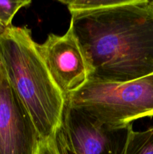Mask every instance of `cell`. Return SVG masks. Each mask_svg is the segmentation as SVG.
Segmentation results:
<instances>
[{
    "instance_id": "1",
    "label": "cell",
    "mask_w": 153,
    "mask_h": 154,
    "mask_svg": "<svg viewBox=\"0 0 153 154\" xmlns=\"http://www.w3.org/2000/svg\"><path fill=\"white\" fill-rule=\"evenodd\" d=\"M70 26L88 81L122 83L153 74V5L147 0L72 12Z\"/></svg>"
},
{
    "instance_id": "2",
    "label": "cell",
    "mask_w": 153,
    "mask_h": 154,
    "mask_svg": "<svg viewBox=\"0 0 153 154\" xmlns=\"http://www.w3.org/2000/svg\"><path fill=\"white\" fill-rule=\"evenodd\" d=\"M0 61L40 140L58 136L65 98L51 78L28 28L6 29L0 36Z\"/></svg>"
},
{
    "instance_id": "3",
    "label": "cell",
    "mask_w": 153,
    "mask_h": 154,
    "mask_svg": "<svg viewBox=\"0 0 153 154\" xmlns=\"http://www.w3.org/2000/svg\"><path fill=\"white\" fill-rule=\"evenodd\" d=\"M64 98L65 103L100 121L131 123L153 116V74L122 83L88 81Z\"/></svg>"
},
{
    "instance_id": "4",
    "label": "cell",
    "mask_w": 153,
    "mask_h": 154,
    "mask_svg": "<svg viewBox=\"0 0 153 154\" xmlns=\"http://www.w3.org/2000/svg\"><path fill=\"white\" fill-rule=\"evenodd\" d=\"M132 130V123H104L65 103L58 132L71 154H124Z\"/></svg>"
},
{
    "instance_id": "5",
    "label": "cell",
    "mask_w": 153,
    "mask_h": 154,
    "mask_svg": "<svg viewBox=\"0 0 153 154\" xmlns=\"http://www.w3.org/2000/svg\"><path fill=\"white\" fill-rule=\"evenodd\" d=\"M37 49L56 85L64 96L88 81L86 59L80 44L69 26L62 35L50 34Z\"/></svg>"
},
{
    "instance_id": "6",
    "label": "cell",
    "mask_w": 153,
    "mask_h": 154,
    "mask_svg": "<svg viewBox=\"0 0 153 154\" xmlns=\"http://www.w3.org/2000/svg\"><path fill=\"white\" fill-rule=\"evenodd\" d=\"M40 141L32 119L9 82L1 63L0 154H35Z\"/></svg>"
},
{
    "instance_id": "7",
    "label": "cell",
    "mask_w": 153,
    "mask_h": 154,
    "mask_svg": "<svg viewBox=\"0 0 153 154\" xmlns=\"http://www.w3.org/2000/svg\"><path fill=\"white\" fill-rule=\"evenodd\" d=\"M124 154H153V128L140 132L132 130Z\"/></svg>"
},
{
    "instance_id": "8",
    "label": "cell",
    "mask_w": 153,
    "mask_h": 154,
    "mask_svg": "<svg viewBox=\"0 0 153 154\" xmlns=\"http://www.w3.org/2000/svg\"><path fill=\"white\" fill-rule=\"evenodd\" d=\"M128 0H60L59 2L67 6L70 13L91 11L124 4Z\"/></svg>"
},
{
    "instance_id": "9",
    "label": "cell",
    "mask_w": 153,
    "mask_h": 154,
    "mask_svg": "<svg viewBox=\"0 0 153 154\" xmlns=\"http://www.w3.org/2000/svg\"><path fill=\"white\" fill-rule=\"evenodd\" d=\"M31 2L30 0H0V23L6 28L12 26V20L18 11Z\"/></svg>"
},
{
    "instance_id": "10",
    "label": "cell",
    "mask_w": 153,
    "mask_h": 154,
    "mask_svg": "<svg viewBox=\"0 0 153 154\" xmlns=\"http://www.w3.org/2000/svg\"><path fill=\"white\" fill-rule=\"evenodd\" d=\"M57 138L58 136L40 140L35 154H62Z\"/></svg>"
},
{
    "instance_id": "11",
    "label": "cell",
    "mask_w": 153,
    "mask_h": 154,
    "mask_svg": "<svg viewBox=\"0 0 153 154\" xmlns=\"http://www.w3.org/2000/svg\"><path fill=\"white\" fill-rule=\"evenodd\" d=\"M6 29L7 28H6V27L4 26L2 23H0V36H1L2 35L4 32H5Z\"/></svg>"
},
{
    "instance_id": "12",
    "label": "cell",
    "mask_w": 153,
    "mask_h": 154,
    "mask_svg": "<svg viewBox=\"0 0 153 154\" xmlns=\"http://www.w3.org/2000/svg\"><path fill=\"white\" fill-rule=\"evenodd\" d=\"M0 78H1V62H0Z\"/></svg>"
},
{
    "instance_id": "13",
    "label": "cell",
    "mask_w": 153,
    "mask_h": 154,
    "mask_svg": "<svg viewBox=\"0 0 153 154\" xmlns=\"http://www.w3.org/2000/svg\"><path fill=\"white\" fill-rule=\"evenodd\" d=\"M150 2H151V4L153 5V1H150Z\"/></svg>"
}]
</instances>
